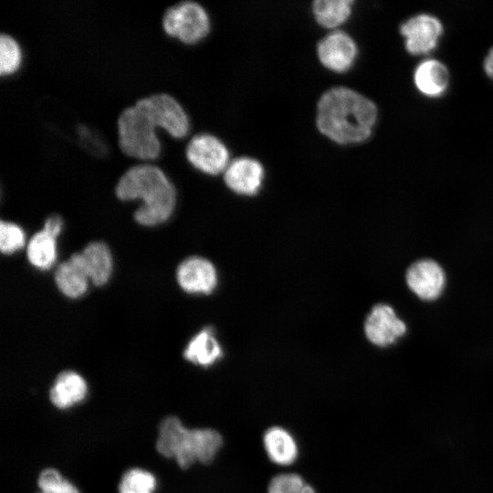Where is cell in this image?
<instances>
[{
	"mask_svg": "<svg viewBox=\"0 0 493 493\" xmlns=\"http://www.w3.org/2000/svg\"><path fill=\"white\" fill-rule=\"evenodd\" d=\"M377 117V107L370 99L352 89L334 87L318 101L316 126L335 143L356 144L371 137Z\"/></svg>",
	"mask_w": 493,
	"mask_h": 493,
	"instance_id": "1",
	"label": "cell"
},
{
	"mask_svg": "<svg viewBox=\"0 0 493 493\" xmlns=\"http://www.w3.org/2000/svg\"><path fill=\"white\" fill-rule=\"evenodd\" d=\"M122 201L142 200L134 213L142 226H156L166 221L173 212L176 191L166 173L157 165L142 163L131 166L119 178L115 188Z\"/></svg>",
	"mask_w": 493,
	"mask_h": 493,
	"instance_id": "2",
	"label": "cell"
},
{
	"mask_svg": "<svg viewBox=\"0 0 493 493\" xmlns=\"http://www.w3.org/2000/svg\"><path fill=\"white\" fill-rule=\"evenodd\" d=\"M159 128L145 97L123 109L117 119V141L125 155L141 161H153L161 153Z\"/></svg>",
	"mask_w": 493,
	"mask_h": 493,
	"instance_id": "3",
	"label": "cell"
},
{
	"mask_svg": "<svg viewBox=\"0 0 493 493\" xmlns=\"http://www.w3.org/2000/svg\"><path fill=\"white\" fill-rule=\"evenodd\" d=\"M164 33L186 45L203 40L210 32L206 10L197 2L183 1L168 7L162 17Z\"/></svg>",
	"mask_w": 493,
	"mask_h": 493,
	"instance_id": "4",
	"label": "cell"
},
{
	"mask_svg": "<svg viewBox=\"0 0 493 493\" xmlns=\"http://www.w3.org/2000/svg\"><path fill=\"white\" fill-rule=\"evenodd\" d=\"M404 283L411 293L425 302H433L444 294L447 277L443 266L435 258L420 257L404 271Z\"/></svg>",
	"mask_w": 493,
	"mask_h": 493,
	"instance_id": "5",
	"label": "cell"
},
{
	"mask_svg": "<svg viewBox=\"0 0 493 493\" xmlns=\"http://www.w3.org/2000/svg\"><path fill=\"white\" fill-rule=\"evenodd\" d=\"M364 334L374 346L386 348L396 343L408 330L406 322L388 303L372 306L364 320Z\"/></svg>",
	"mask_w": 493,
	"mask_h": 493,
	"instance_id": "6",
	"label": "cell"
},
{
	"mask_svg": "<svg viewBox=\"0 0 493 493\" xmlns=\"http://www.w3.org/2000/svg\"><path fill=\"white\" fill-rule=\"evenodd\" d=\"M189 163L203 173L216 175L229 164V152L226 144L210 133L193 136L185 148Z\"/></svg>",
	"mask_w": 493,
	"mask_h": 493,
	"instance_id": "7",
	"label": "cell"
},
{
	"mask_svg": "<svg viewBox=\"0 0 493 493\" xmlns=\"http://www.w3.org/2000/svg\"><path fill=\"white\" fill-rule=\"evenodd\" d=\"M223 446V437L212 428L187 429L174 458L181 468H188L194 463H212Z\"/></svg>",
	"mask_w": 493,
	"mask_h": 493,
	"instance_id": "8",
	"label": "cell"
},
{
	"mask_svg": "<svg viewBox=\"0 0 493 493\" xmlns=\"http://www.w3.org/2000/svg\"><path fill=\"white\" fill-rule=\"evenodd\" d=\"M358 47L353 38L341 30L326 35L317 45V56L323 67L336 73L348 71L354 64Z\"/></svg>",
	"mask_w": 493,
	"mask_h": 493,
	"instance_id": "9",
	"label": "cell"
},
{
	"mask_svg": "<svg viewBox=\"0 0 493 493\" xmlns=\"http://www.w3.org/2000/svg\"><path fill=\"white\" fill-rule=\"evenodd\" d=\"M146 100L159 128L176 139H182L188 134V114L174 97L165 92H158L146 96Z\"/></svg>",
	"mask_w": 493,
	"mask_h": 493,
	"instance_id": "10",
	"label": "cell"
},
{
	"mask_svg": "<svg viewBox=\"0 0 493 493\" xmlns=\"http://www.w3.org/2000/svg\"><path fill=\"white\" fill-rule=\"evenodd\" d=\"M400 32L406 50L412 55H423L435 48L443 26L435 16L421 14L402 24Z\"/></svg>",
	"mask_w": 493,
	"mask_h": 493,
	"instance_id": "11",
	"label": "cell"
},
{
	"mask_svg": "<svg viewBox=\"0 0 493 493\" xmlns=\"http://www.w3.org/2000/svg\"><path fill=\"white\" fill-rule=\"evenodd\" d=\"M265 171L262 163L251 157H238L224 173L226 186L241 195H254L261 188Z\"/></svg>",
	"mask_w": 493,
	"mask_h": 493,
	"instance_id": "12",
	"label": "cell"
},
{
	"mask_svg": "<svg viewBox=\"0 0 493 493\" xmlns=\"http://www.w3.org/2000/svg\"><path fill=\"white\" fill-rule=\"evenodd\" d=\"M176 276L181 288L189 293H210L217 283L215 267L200 257L184 260L177 268Z\"/></svg>",
	"mask_w": 493,
	"mask_h": 493,
	"instance_id": "13",
	"label": "cell"
},
{
	"mask_svg": "<svg viewBox=\"0 0 493 493\" xmlns=\"http://www.w3.org/2000/svg\"><path fill=\"white\" fill-rule=\"evenodd\" d=\"M88 393L84 378L76 372H61L50 388L51 403L59 409H67L82 402Z\"/></svg>",
	"mask_w": 493,
	"mask_h": 493,
	"instance_id": "14",
	"label": "cell"
},
{
	"mask_svg": "<svg viewBox=\"0 0 493 493\" xmlns=\"http://www.w3.org/2000/svg\"><path fill=\"white\" fill-rule=\"evenodd\" d=\"M89 279L80 253L73 254L68 260L61 263L55 272L58 289L68 298H78L84 294Z\"/></svg>",
	"mask_w": 493,
	"mask_h": 493,
	"instance_id": "15",
	"label": "cell"
},
{
	"mask_svg": "<svg viewBox=\"0 0 493 493\" xmlns=\"http://www.w3.org/2000/svg\"><path fill=\"white\" fill-rule=\"evenodd\" d=\"M263 445L269 460L278 466L293 464L299 456L294 436L281 426L268 428L263 435Z\"/></svg>",
	"mask_w": 493,
	"mask_h": 493,
	"instance_id": "16",
	"label": "cell"
},
{
	"mask_svg": "<svg viewBox=\"0 0 493 493\" xmlns=\"http://www.w3.org/2000/svg\"><path fill=\"white\" fill-rule=\"evenodd\" d=\"M414 80L421 93L428 97H438L447 89L449 74L440 61L426 59L417 66Z\"/></svg>",
	"mask_w": 493,
	"mask_h": 493,
	"instance_id": "17",
	"label": "cell"
},
{
	"mask_svg": "<svg viewBox=\"0 0 493 493\" xmlns=\"http://www.w3.org/2000/svg\"><path fill=\"white\" fill-rule=\"evenodd\" d=\"M184 356L189 362L210 366L222 356V349L211 329L205 328L198 332L187 344Z\"/></svg>",
	"mask_w": 493,
	"mask_h": 493,
	"instance_id": "18",
	"label": "cell"
},
{
	"mask_svg": "<svg viewBox=\"0 0 493 493\" xmlns=\"http://www.w3.org/2000/svg\"><path fill=\"white\" fill-rule=\"evenodd\" d=\"M80 254L89 278L97 286L104 285L112 270V258L108 246L101 242H92Z\"/></svg>",
	"mask_w": 493,
	"mask_h": 493,
	"instance_id": "19",
	"label": "cell"
},
{
	"mask_svg": "<svg viewBox=\"0 0 493 493\" xmlns=\"http://www.w3.org/2000/svg\"><path fill=\"white\" fill-rule=\"evenodd\" d=\"M351 0H317L312 13L317 23L326 28H336L345 23L352 9Z\"/></svg>",
	"mask_w": 493,
	"mask_h": 493,
	"instance_id": "20",
	"label": "cell"
},
{
	"mask_svg": "<svg viewBox=\"0 0 493 493\" xmlns=\"http://www.w3.org/2000/svg\"><path fill=\"white\" fill-rule=\"evenodd\" d=\"M187 429L177 416L165 417L159 425L157 451L165 457H174Z\"/></svg>",
	"mask_w": 493,
	"mask_h": 493,
	"instance_id": "21",
	"label": "cell"
},
{
	"mask_svg": "<svg viewBox=\"0 0 493 493\" xmlns=\"http://www.w3.org/2000/svg\"><path fill=\"white\" fill-rule=\"evenodd\" d=\"M26 256L34 267L49 268L57 257L56 238L44 230L36 233L27 245Z\"/></svg>",
	"mask_w": 493,
	"mask_h": 493,
	"instance_id": "22",
	"label": "cell"
},
{
	"mask_svg": "<svg viewBox=\"0 0 493 493\" xmlns=\"http://www.w3.org/2000/svg\"><path fill=\"white\" fill-rule=\"evenodd\" d=\"M23 53L19 43L9 34L0 36V74L9 76L22 65Z\"/></svg>",
	"mask_w": 493,
	"mask_h": 493,
	"instance_id": "23",
	"label": "cell"
},
{
	"mask_svg": "<svg viewBox=\"0 0 493 493\" xmlns=\"http://www.w3.org/2000/svg\"><path fill=\"white\" fill-rule=\"evenodd\" d=\"M156 486L154 476L142 468L126 471L119 484V493H153Z\"/></svg>",
	"mask_w": 493,
	"mask_h": 493,
	"instance_id": "24",
	"label": "cell"
},
{
	"mask_svg": "<svg viewBox=\"0 0 493 493\" xmlns=\"http://www.w3.org/2000/svg\"><path fill=\"white\" fill-rule=\"evenodd\" d=\"M267 493H316V491L299 475L284 473L271 479Z\"/></svg>",
	"mask_w": 493,
	"mask_h": 493,
	"instance_id": "25",
	"label": "cell"
},
{
	"mask_svg": "<svg viewBox=\"0 0 493 493\" xmlns=\"http://www.w3.org/2000/svg\"><path fill=\"white\" fill-rule=\"evenodd\" d=\"M25 244V234L16 224L2 221L0 225V249L4 254H12Z\"/></svg>",
	"mask_w": 493,
	"mask_h": 493,
	"instance_id": "26",
	"label": "cell"
},
{
	"mask_svg": "<svg viewBox=\"0 0 493 493\" xmlns=\"http://www.w3.org/2000/svg\"><path fill=\"white\" fill-rule=\"evenodd\" d=\"M64 478L55 468L44 469L38 477L37 484L41 492L49 491L55 488Z\"/></svg>",
	"mask_w": 493,
	"mask_h": 493,
	"instance_id": "27",
	"label": "cell"
},
{
	"mask_svg": "<svg viewBox=\"0 0 493 493\" xmlns=\"http://www.w3.org/2000/svg\"><path fill=\"white\" fill-rule=\"evenodd\" d=\"M61 227V218L58 215H51L45 222L43 230L56 238L59 235Z\"/></svg>",
	"mask_w": 493,
	"mask_h": 493,
	"instance_id": "28",
	"label": "cell"
},
{
	"mask_svg": "<svg viewBox=\"0 0 493 493\" xmlns=\"http://www.w3.org/2000/svg\"><path fill=\"white\" fill-rule=\"evenodd\" d=\"M48 493H79V489L68 480L63 479L55 488L45 491Z\"/></svg>",
	"mask_w": 493,
	"mask_h": 493,
	"instance_id": "29",
	"label": "cell"
},
{
	"mask_svg": "<svg viewBox=\"0 0 493 493\" xmlns=\"http://www.w3.org/2000/svg\"><path fill=\"white\" fill-rule=\"evenodd\" d=\"M484 69L487 75L493 79V47L488 51L485 58Z\"/></svg>",
	"mask_w": 493,
	"mask_h": 493,
	"instance_id": "30",
	"label": "cell"
},
{
	"mask_svg": "<svg viewBox=\"0 0 493 493\" xmlns=\"http://www.w3.org/2000/svg\"><path fill=\"white\" fill-rule=\"evenodd\" d=\"M41 493H48V492H41Z\"/></svg>",
	"mask_w": 493,
	"mask_h": 493,
	"instance_id": "31",
	"label": "cell"
}]
</instances>
